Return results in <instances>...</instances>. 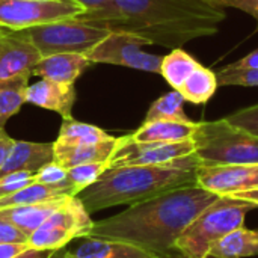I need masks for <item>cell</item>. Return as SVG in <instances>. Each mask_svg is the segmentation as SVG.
Listing matches in <instances>:
<instances>
[{"label":"cell","instance_id":"cell-1","mask_svg":"<svg viewBox=\"0 0 258 258\" xmlns=\"http://www.w3.org/2000/svg\"><path fill=\"white\" fill-rule=\"evenodd\" d=\"M218 198L198 184L178 187L94 222L88 237L132 243L165 258L175 251L183 231Z\"/></svg>","mask_w":258,"mask_h":258},{"label":"cell","instance_id":"cell-2","mask_svg":"<svg viewBox=\"0 0 258 258\" xmlns=\"http://www.w3.org/2000/svg\"><path fill=\"white\" fill-rule=\"evenodd\" d=\"M121 21L116 32L136 35L150 45L181 48L218 33L227 18L215 0H113Z\"/></svg>","mask_w":258,"mask_h":258},{"label":"cell","instance_id":"cell-3","mask_svg":"<svg viewBox=\"0 0 258 258\" xmlns=\"http://www.w3.org/2000/svg\"><path fill=\"white\" fill-rule=\"evenodd\" d=\"M197 169L195 154L165 165L107 168L94 184L76 197L89 213L115 206H133L169 190L197 184Z\"/></svg>","mask_w":258,"mask_h":258},{"label":"cell","instance_id":"cell-4","mask_svg":"<svg viewBox=\"0 0 258 258\" xmlns=\"http://www.w3.org/2000/svg\"><path fill=\"white\" fill-rule=\"evenodd\" d=\"M257 204L230 195L212 203L177 239L175 251L186 258H207L210 246L228 233L245 227V218Z\"/></svg>","mask_w":258,"mask_h":258},{"label":"cell","instance_id":"cell-5","mask_svg":"<svg viewBox=\"0 0 258 258\" xmlns=\"http://www.w3.org/2000/svg\"><path fill=\"white\" fill-rule=\"evenodd\" d=\"M194 141L195 157L201 166L258 165V136L225 118L200 121Z\"/></svg>","mask_w":258,"mask_h":258},{"label":"cell","instance_id":"cell-6","mask_svg":"<svg viewBox=\"0 0 258 258\" xmlns=\"http://www.w3.org/2000/svg\"><path fill=\"white\" fill-rule=\"evenodd\" d=\"M23 32L42 57L56 53H86L110 33V30L104 27L77 18L53 21L29 27Z\"/></svg>","mask_w":258,"mask_h":258},{"label":"cell","instance_id":"cell-7","mask_svg":"<svg viewBox=\"0 0 258 258\" xmlns=\"http://www.w3.org/2000/svg\"><path fill=\"white\" fill-rule=\"evenodd\" d=\"M94 227L89 212L77 197H68L65 203L39 227L27 240L29 248L59 251L79 237H88Z\"/></svg>","mask_w":258,"mask_h":258},{"label":"cell","instance_id":"cell-8","mask_svg":"<svg viewBox=\"0 0 258 258\" xmlns=\"http://www.w3.org/2000/svg\"><path fill=\"white\" fill-rule=\"evenodd\" d=\"M83 14L85 8L74 0H0V29L20 32L53 21L74 20Z\"/></svg>","mask_w":258,"mask_h":258},{"label":"cell","instance_id":"cell-9","mask_svg":"<svg viewBox=\"0 0 258 258\" xmlns=\"http://www.w3.org/2000/svg\"><path fill=\"white\" fill-rule=\"evenodd\" d=\"M145 45L150 44L136 35L110 32L85 54L92 63H110L159 74L163 56L144 51Z\"/></svg>","mask_w":258,"mask_h":258},{"label":"cell","instance_id":"cell-10","mask_svg":"<svg viewBox=\"0 0 258 258\" xmlns=\"http://www.w3.org/2000/svg\"><path fill=\"white\" fill-rule=\"evenodd\" d=\"M192 154H195L194 139L181 142H135L128 136H122L110 157L109 168L165 165Z\"/></svg>","mask_w":258,"mask_h":258},{"label":"cell","instance_id":"cell-11","mask_svg":"<svg viewBox=\"0 0 258 258\" xmlns=\"http://www.w3.org/2000/svg\"><path fill=\"white\" fill-rule=\"evenodd\" d=\"M197 184L219 197L257 189L258 165H198Z\"/></svg>","mask_w":258,"mask_h":258},{"label":"cell","instance_id":"cell-12","mask_svg":"<svg viewBox=\"0 0 258 258\" xmlns=\"http://www.w3.org/2000/svg\"><path fill=\"white\" fill-rule=\"evenodd\" d=\"M41 57V53L23 30L3 32L0 29V80L32 76Z\"/></svg>","mask_w":258,"mask_h":258},{"label":"cell","instance_id":"cell-13","mask_svg":"<svg viewBox=\"0 0 258 258\" xmlns=\"http://www.w3.org/2000/svg\"><path fill=\"white\" fill-rule=\"evenodd\" d=\"M26 103L41 109L56 112L62 119L73 118V107L77 98L74 85H62L47 79H41L26 88Z\"/></svg>","mask_w":258,"mask_h":258},{"label":"cell","instance_id":"cell-14","mask_svg":"<svg viewBox=\"0 0 258 258\" xmlns=\"http://www.w3.org/2000/svg\"><path fill=\"white\" fill-rule=\"evenodd\" d=\"M91 65L92 62L85 53H56L41 57L35 65L32 76L62 85H74Z\"/></svg>","mask_w":258,"mask_h":258},{"label":"cell","instance_id":"cell-15","mask_svg":"<svg viewBox=\"0 0 258 258\" xmlns=\"http://www.w3.org/2000/svg\"><path fill=\"white\" fill-rule=\"evenodd\" d=\"M119 144V138H109L106 141L97 144H80V145H59L53 142V160L70 169L83 163H100L110 162L116 147Z\"/></svg>","mask_w":258,"mask_h":258},{"label":"cell","instance_id":"cell-16","mask_svg":"<svg viewBox=\"0 0 258 258\" xmlns=\"http://www.w3.org/2000/svg\"><path fill=\"white\" fill-rule=\"evenodd\" d=\"M50 162H53V144L15 141L0 168V177L21 171L36 174Z\"/></svg>","mask_w":258,"mask_h":258},{"label":"cell","instance_id":"cell-17","mask_svg":"<svg viewBox=\"0 0 258 258\" xmlns=\"http://www.w3.org/2000/svg\"><path fill=\"white\" fill-rule=\"evenodd\" d=\"M62 258H160L157 254L132 243L85 237L76 248L68 249Z\"/></svg>","mask_w":258,"mask_h":258},{"label":"cell","instance_id":"cell-18","mask_svg":"<svg viewBox=\"0 0 258 258\" xmlns=\"http://www.w3.org/2000/svg\"><path fill=\"white\" fill-rule=\"evenodd\" d=\"M67 198L68 197L45 201V203H38V204L0 209V219L11 222L18 230H21L26 236H30L65 203Z\"/></svg>","mask_w":258,"mask_h":258},{"label":"cell","instance_id":"cell-19","mask_svg":"<svg viewBox=\"0 0 258 258\" xmlns=\"http://www.w3.org/2000/svg\"><path fill=\"white\" fill-rule=\"evenodd\" d=\"M198 130V122L189 121H148L142 122V125L128 135V138L135 142H181L187 139H194Z\"/></svg>","mask_w":258,"mask_h":258},{"label":"cell","instance_id":"cell-20","mask_svg":"<svg viewBox=\"0 0 258 258\" xmlns=\"http://www.w3.org/2000/svg\"><path fill=\"white\" fill-rule=\"evenodd\" d=\"M258 255V230L240 227L216 240L207 258H246Z\"/></svg>","mask_w":258,"mask_h":258},{"label":"cell","instance_id":"cell-21","mask_svg":"<svg viewBox=\"0 0 258 258\" xmlns=\"http://www.w3.org/2000/svg\"><path fill=\"white\" fill-rule=\"evenodd\" d=\"M218 86H219L218 74L213 70H210L204 65H200L186 79V82L178 89V92L189 103L206 104L213 98V95L218 91Z\"/></svg>","mask_w":258,"mask_h":258},{"label":"cell","instance_id":"cell-22","mask_svg":"<svg viewBox=\"0 0 258 258\" xmlns=\"http://www.w3.org/2000/svg\"><path fill=\"white\" fill-rule=\"evenodd\" d=\"M200 60H197L190 53L183 48H172L171 53L162 57L159 74L168 82V85L178 91L186 79L200 67Z\"/></svg>","mask_w":258,"mask_h":258},{"label":"cell","instance_id":"cell-23","mask_svg":"<svg viewBox=\"0 0 258 258\" xmlns=\"http://www.w3.org/2000/svg\"><path fill=\"white\" fill-rule=\"evenodd\" d=\"M65 197H74L70 187L62 186H45L39 183H32L24 189H20L15 194H11L8 197L0 198V209L6 207H15V206H27V204H38L45 203L57 198Z\"/></svg>","mask_w":258,"mask_h":258},{"label":"cell","instance_id":"cell-24","mask_svg":"<svg viewBox=\"0 0 258 258\" xmlns=\"http://www.w3.org/2000/svg\"><path fill=\"white\" fill-rule=\"evenodd\" d=\"M29 79L30 76H20L0 80V127L5 128L8 119L17 115L26 103L24 94L29 86Z\"/></svg>","mask_w":258,"mask_h":258},{"label":"cell","instance_id":"cell-25","mask_svg":"<svg viewBox=\"0 0 258 258\" xmlns=\"http://www.w3.org/2000/svg\"><path fill=\"white\" fill-rule=\"evenodd\" d=\"M112 138L103 128L86 122L76 121L74 118L63 119L59 128L57 139L54 144L59 145H80V144H97Z\"/></svg>","mask_w":258,"mask_h":258},{"label":"cell","instance_id":"cell-26","mask_svg":"<svg viewBox=\"0 0 258 258\" xmlns=\"http://www.w3.org/2000/svg\"><path fill=\"white\" fill-rule=\"evenodd\" d=\"M184 98L183 95L172 89L166 94H163L162 97H159L157 100H154L145 115L144 122L148 121H160V119H166V121H181V122H189L192 121L186 112H184Z\"/></svg>","mask_w":258,"mask_h":258},{"label":"cell","instance_id":"cell-27","mask_svg":"<svg viewBox=\"0 0 258 258\" xmlns=\"http://www.w3.org/2000/svg\"><path fill=\"white\" fill-rule=\"evenodd\" d=\"M85 8V14L77 20L104 27L110 32H116L121 21V15L113 0H74Z\"/></svg>","mask_w":258,"mask_h":258},{"label":"cell","instance_id":"cell-28","mask_svg":"<svg viewBox=\"0 0 258 258\" xmlns=\"http://www.w3.org/2000/svg\"><path fill=\"white\" fill-rule=\"evenodd\" d=\"M107 168H109V162H100V163H83L67 169V180L73 190V195L76 197L82 190L94 184Z\"/></svg>","mask_w":258,"mask_h":258},{"label":"cell","instance_id":"cell-29","mask_svg":"<svg viewBox=\"0 0 258 258\" xmlns=\"http://www.w3.org/2000/svg\"><path fill=\"white\" fill-rule=\"evenodd\" d=\"M35 183L45 184V186H62V187H70L68 180H67V169L56 163L54 160L44 165L35 175H33ZM71 189V187H70ZM73 192V190H71Z\"/></svg>","mask_w":258,"mask_h":258},{"label":"cell","instance_id":"cell-30","mask_svg":"<svg viewBox=\"0 0 258 258\" xmlns=\"http://www.w3.org/2000/svg\"><path fill=\"white\" fill-rule=\"evenodd\" d=\"M219 86H240V88H258V70L249 71H225L218 73Z\"/></svg>","mask_w":258,"mask_h":258},{"label":"cell","instance_id":"cell-31","mask_svg":"<svg viewBox=\"0 0 258 258\" xmlns=\"http://www.w3.org/2000/svg\"><path fill=\"white\" fill-rule=\"evenodd\" d=\"M225 119L230 124L258 136V103L254 106L243 107L237 112L230 113L228 116H225Z\"/></svg>","mask_w":258,"mask_h":258},{"label":"cell","instance_id":"cell-32","mask_svg":"<svg viewBox=\"0 0 258 258\" xmlns=\"http://www.w3.org/2000/svg\"><path fill=\"white\" fill-rule=\"evenodd\" d=\"M33 175L35 174L21 171V172H12V174L0 177V198L15 194L20 189H24L29 184H32L35 181Z\"/></svg>","mask_w":258,"mask_h":258},{"label":"cell","instance_id":"cell-33","mask_svg":"<svg viewBox=\"0 0 258 258\" xmlns=\"http://www.w3.org/2000/svg\"><path fill=\"white\" fill-rule=\"evenodd\" d=\"M29 236H26L21 230H18L11 222L0 219V245H18L26 243L27 245Z\"/></svg>","mask_w":258,"mask_h":258},{"label":"cell","instance_id":"cell-34","mask_svg":"<svg viewBox=\"0 0 258 258\" xmlns=\"http://www.w3.org/2000/svg\"><path fill=\"white\" fill-rule=\"evenodd\" d=\"M222 8H234L248 15H251L257 21L258 30V0H215Z\"/></svg>","mask_w":258,"mask_h":258},{"label":"cell","instance_id":"cell-35","mask_svg":"<svg viewBox=\"0 0 258 258\" xmlns=\"http://www.w3.org/2000/svg\"><path fill=\"white\" fill-rule=\"evenodd\" d=\"M222 70H225V71H249V70H258V48H255L251 53H248L242 59L228 63Z\"/></svg>","mask_w":258,"mask_h":258},{"label":"cell","instance_id":"cell-36","mask_svg":"<svg viewBox=\"0 0 258 258\" xmlns=\"http://www.w3.org/2000/svg\"><path fill=\"white\" fill-rule=\"evenodd\" d=\"M14 142H15V139H12V138L5 132V128L0 127V168H2V165L5 163L6 157L9 156V151H11Z\"/></svg>","mask_w":258,"mask_h":258},{"label":"cell","instance_id":"cell-37","mask_svg":"<svg viewBox=\"0 0 258 258\" xmlns=\"http://www.w3.org/2000/svg\"><path fill=\"white\" fill-rule=\"evenodd\" d=\"M56 251H48V249H35V248H27L23 252L17 254L12 258H51Z\"/></svg>","mask_w":258,"mask_h":258},{"label":"cell","instance_id":"cell-38","mask_svg":"<svg viewBox=\"0 0 258 258\" xmlns=\"http://www.w3.org/2000/svg\"><path fill=\"white\" fill-rule=\"evenodd\" d=\"M29 246L26 243H18V245H0V258H12L17 254L23 252Z\"/></svg>","mask_w":258,"mask_h":258},{"label":"cell","instance_id":"cell-39","mask_svg":"<svg viewBox=\"0 0 258 258\" xmlns=\"http://www.w3.org/2000/svg\"><path fill=\"white\" fill-rule=\"evenodd\" d=\"M230 197H234V198H239V200H245V201H249V203H254L258 206V187L257 189H251V190H243V192H237V194H233Z\"/></svg>","mask_w":258,"mask_h":258},{"label":"cell","instance_id":"cell-40","mask_svg":"<svg viewBox=\"0 0 258 258\" xmlns=\"http://www.w3.org/2000/svg\"><path fill=\"white\" fill-rule=\"evenodd\" d=\"M41 2H63V0H41Z\"/></svg>","mask_w":258,"mask_h":258}]
</instances>
